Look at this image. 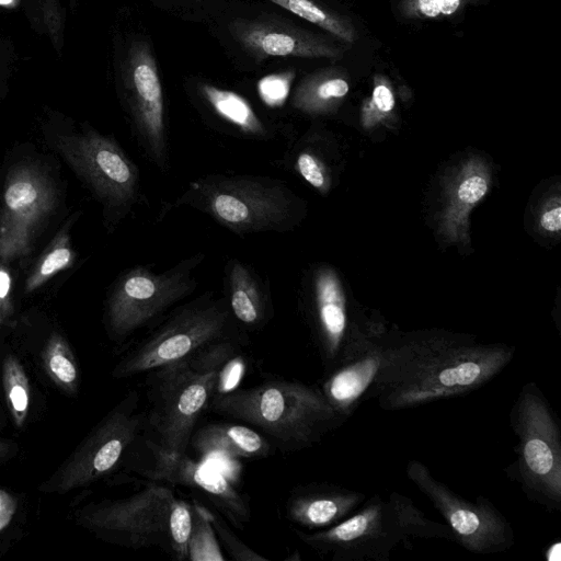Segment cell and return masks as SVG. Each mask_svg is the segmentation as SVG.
<instances>
[{"label": "cell", "instance_id": "5b68a950", "mask_svg": "<svg viewBox=\"0 0 561 561\" xmlns=\"http://www.w3.org/2000/svg\"><path fill=\"white\" fill-rule=\"evenodd\" d=\"M226 340L241 341L227 298L205 293L174 309L119 362L114 375L127 378L149 373Z\"/></svg>", "mask_w": 561, "mask_h": 561}, {"label": "cell", "instance_id": "ac0fdd59", "mask_svg": "<svg viewBox=\"0 0 561 561\" xmlns=\"http://www.w3.org/2000/svg\"><path fill=\"white\" fill-rule=\"evenodd\" d=\"M365 494L334 484H308L293 490L286 517L308 529H325L344 520L365 502Z\"/></svg>", "mask_w": 561, "mask_h": 561}, {"label": "cell", "instance_id": "ba28073f", "mask_svg": "<svg viewBox=\"0 0 561 561\" xmlns=\"http://www.w3.org/2000/svg\"><path fill=\"white\" fill-rule=\"evenodd\" d=\"M204 257L203 253H196L162 273L135 266L121 275L107 300L111 333L125 339L152 324L173 305L190 296L197 287L194 271Z\"/></svg>", "mask_w": 561, "mask_h": 561}, {"label": "cell", "instance_id": "ffe728a7", "mask_svg": "<svg viewBox=\"0 0 561 561\" xmlns=\"http://www.w3.org/2000/svg\"><path fill=\"white\" fill-rule=\"evenodd\" d=\"M190 446L203 456L256 459L271 454L272 443L247 424L209 423L195 430Z\"/></svg>", "mask_w": 561, "mask_h": 561}, {"label": "cell", "instance_id": "8d00e7d4", "mask_svg": "<svg viewBox=\"0 0 561 561\" xmlns=\"http://www.w3.org/2000/svg\"><path fill=\"white\" fill-rule=\"evenodd\" d=\"M539 224L547 232H559L561 229V206L559 201L549 205L540 215Z\"/></svg>", "mask_w": 561, "mask_h": 561}, {"label": "cell", "instance_id": "603a6c76", "mask_svg": "<svg viewBox=\"0 0 561 561\" xmlns=\"http://www.w3.org/2000/svg\"><path fill=\"white\" fill-rule=\"evenodd\" d=\"M198 90L210 108L242 135L257 139L267 137V128L242 95L208 83L199 84Z\"/></svg>", "mask_w": 561, "mask_h": 561}, {"label": "cell", "instance_id": "277c9868", "mask_svg": "<svg viewBox=\"0 0 561 561\" xmlns=\"http://www.w3.org/2000/svg\"><path fill=\"white\" fill-rule=\"evenodd\" d=\"M176 204L205 213L239 236L289 231L299 210L297 197L285 183L255 175L199 178Z\"/></svg>", "mask_w": 561, "mask_h": 561}, {"label": "cell", "instance_id": "4dcf8cb0", "mask_svg": "<svg viewBox=\"0 0 561 561\" xmlns=\"http://www.w3.org/2000/svg\"><path fill=\"white\" fill-rule=\"evenodd\" d=\"M474 0H401V10L407 18L437 19L450 16L473 3Z\"/></svg>", "mask_w": 561, "mask_h": 561}, {"label": "cell", "instance_id": "9a60e30c", "mask_svg": "<svg viewBox=\"0 0 561 561\" xmlns=\"http://www.w3.org/2000/svg\"><path fill=\"white\" fill-rule=\"evenodd\" d=\"M152 463L141 474L154 482H167L188 488L237 528L250 522L248 500L219 472L190 458L186 453L170 455L150 445Z\"/></svg>", "mask_w": 561, "mask_h": 561}, {"label": "cell", "instance_id": "60d3db41", "mask_svg": "<svg viewBox=\"0 0 561 561\" xmlns=\"http://www.w3.org/2000/svg\"><path fill=\"white\" fill-rule=\"evenodd\" d=\"M9 453V445L0 442V458L4 457Z\"/></svg>", "mask_w": 561, "mask_h": 561}, {"label": "cell", "instance_id": "8992f818", "mask_svg": "<svg viewBox=\"0 0 561 561\" xmlns=\"http://www.w3.org/2000/svg\"><path fill=\"white\" fill-rule=\"evenodd\" d=\"M219 383L220 371L199 370L188 358L149 371L144 413V427L152 436L149 444L170 455L185 454Z\"/></svg>", "mask_w": 561, "mask_h": 561}, {"label": "cell", "instance_id": "74e56055", "mask_svg": "<svg viewBox=\"0 0 561 561\" xmlns=\"http://www.w3.org/2000/svg\"><path fill=\"white\" fill-rule=\"evenodd\" d=\"M10 284L11 279L9 273L0 266V322L11 311Z\"/></svg>", "mask_w": 561, "mask_h": 561}, {"label": "cell", "instance_id": "484cf974", "mask_svg": "<svg viewBox=\"0 0 561 561\" xmlns=\"http://www.w3.org/2000/svg\"><path fill=\"white\" fill-rule=\"evenodd\" d=\"M268 1L312 24H316L346 43H353L357 38L356 31L350 20L320 7L312 0Z\"/></svg>", "mask_w": 561, "mask_h": 561}, {"label": "cell", "instance_id": "f1b7e54d", "mask_svg": "<svg viewBox=\"0 0 561 561\" xmlns=\"http://www.w3.org/2000/svg\"><path fill=\"white\" fill-rule=\"evenodd\" d=\"M2 381L8 408L16 426H22L30 405V383L20 360L9 355L2 366Z\"/></svg>", "mask_w": 561, "mask_h": 561}, {"label": "cell", "instance_id": "7402d4cb", "mask_svg": "<svg viewBox=\"0 0 561 561\" xmlns=\"http://www.w3.org/2000/svg\"><path fill=\"white\" fill-rule=\"evenodd\" d=\"M350 91L347 80L335 69H324L307 76L296 88L293 106L307 114L330 111Z\"/></svg>", "mask_w": 561, "mask_h": 561}, {"label": "cell", "instance_id": "b9f144b4", "mask_svg": "<svg viewBox=\"0 0 561 561\" xmlns=\"http://www.w3.org/2000/svg\"><path fill=\"white\" fill-rule=\"evenodd\" d=\"M18 0H0V5L2 7H14Z\"/></svg>", "mask_w": 561, "mask_h": 561}, {"label": "cell", "instance_id": "4fadbf2b", "mask_svg": "<svg viewBox=\"0 0 561 561\" xmlns=\"http://www.w3.org/2000/svg\"><path fill=\"white\" fill-rule=\"evenodd\" d=\"M144 428L139 397L130 392L96 426L58 472L54 490L65 493L108 473Z\"/></svg>", "mask_w": 561, "mask_h": 561}, {"label": "cell", "instance_id": "836d02e7", "mask_svg": "<svg viewBox=\"0 0 561 561\" xmlns=\"http://www.w3.org/2000/svg\"><path fill=\"white\" fill-rule=\"evenodd\" d=\"M295 75L294 70H285L263 77L257 82V92L262 101L272 107L283 105L289 94Z\"/></svg>", "mask_w": 561, "mask_h": 561}, {"label": "cell", "instance_id": "1f68e13d", "mask_svg": "<svg viewBox=\"0 0 561 561\" xmlns=\"http://www.w3.org/2000/svg\"><path fill=\"white\" fill-rule=\"evenodd\" d=\"M396 105L392 88L382 76H376L370 99L363 107V121L366 126H371L389 115Z\"/></svg>", "mask_w": 561, "mask_h": 561}, {"label": "cell", "instance_id": "7c38bea8", "mask_svg": "<svg viewBox=\"0 0 561 561\" xmlns=\"http://www.w3.org/2000/svg\"><path fill=\"white\" fill-rule=\"evenodd\" d=\"M174 492L149 483L125 499L100 504L82 515V523L134 549L160 547L169 551L168 522Z\"/></svg>", "mask_w": 561, "mask_h": 561}, {"label": "cell", "instance_id": "44dd1931", "mask_svg": "<svg viewBox=\"0 0 561 561\" xmlns=\"http://www.w3.org/2000/svg\"><path fill=\"white\" fill-rule=\"evenodd\" d=\"M227 301L236 322L247 330L262 328L268 321L271 301L253 270L231 260L227 265Z\"/></svg>", "mask_w": 561, "mask_h": 561}, {"label": "cell", "instance_id": "f546056e", "mask_svg": "<svg viewBox=\"0 0 561 561\" xmlns=\"http://www.w3.org/2000/svg\"><path fill=\"white\" fill-rule=\"evenodd\" d=\"M193 525L192 505L175 497L168 522L169 552L180 560H188V542Z\"/></svg>", "mask_w": 561, "mask_h": 561}, {"label": "cell", "instance_id": "6da1fadb", "mask_svg": "<svg viewBox=\"0 0 561 561\" xmlns=\"http://www.w3.org/2000/svg\"><path fill=\"white\" fill-rule=\"evenodd\" d=\"M502 344L430 339L388 343L367 392L386 411H398L459 396L482 387L512 360Z\"/></svg>", "mask_w": 561, "mask_h": 561}, {"label": "cell", "instance_id": "83f0119b", "mask_svg": "<svg viewBox=\"0 0 561 561\" xmlns=\"http://www.w3.org/2000/svg\"><path fill=\"white\" fill-rule=\"evenodd\" d=\"M193 525L188 542V560L222 561L219 540L210 519V510L193 501Z\"/></svg>", "mask_w": 561, "mask_h": 561}, {"label": "cell", "instance_id": "7a4b0ae2", "mask_svg": "<svg viewBox=\"0 0 561 561\" xmlns=\"http://www.w3.org/2000/svg\"><path fill=\"white\" fill-rule=\"evenodd\" d=\"M208 407L257 428L282 450L310 447L345 421L321 389L279 379L217 392Z\"/></svg>", "mask_w": 561, "mask_h": 561}, {"label": "cell", "instance_id": "d590c367", "mask_svg": "<svg viewBox=\"0 0 561 561\" xmlns=\"http://www.w3.org/2000/svg\"><path fill=\"white\" fill-rule=\"evenodd\" d=\"M295 170L312 187L324 191L328 187V175L323 163L307 150L299 151L294 162Z\"/></svg>", "mask_w": 561, "mask_h": 561}, {"label": "cell", "instance_id": "cb8c5ba5", "mask_svg": "<svg viewBox=\"0 0 561 561\" xmlns=\"http://www.w3.org/2000/svg\"><path fill=\"white\" fill-rule=\"evenodd\" d=\"M489 172L481 162L471 161L460 173L450 194L445 225L456 234L462 231L467 224L469 211L489 192Z\"/></svg>", "mask_w": 561, "mask_h": 561}, {"label": "cell", "instance_id": "9c48e42d", "mask_svg": "<svg viewBox=\"0 0 561 561\" xmlns=\"http://www.w3.org/2000/svg\"><path fill=\"white\" fill-rule=\"evenodd\" d=\"M56 147L111 213L128 214L139 194V171L112 137L87 129L58 136Z\"/></svg>", "mask_w": 561, "mask_h": 561}, {"label": "cell", "instance_id": "d6986e66", "mask_svg": "<svg viewBox=\"0 0 561 561\" xmlns=\"http://www.w3.org/2000/svg\"><path fill=\"white\" fill-rule=\"evenodd\" d=\"M388 343L375 342L353 360L333 369L321 391L331 405L345 419L366 400L383 363Z\"/></svg>", "mask_w": 561, "mask_h": 561}, {"label": "cell", "instance_id": "d6a6232c", "mask_svg": "<svg viewBox=\"0 0 561 561\" xmlns=\"http://www.w3.org/2000/svg\"><path fill=\"white\" fill-rule=\"evenodd\" d=\"M210 519L219 543L229 553L230 558L238 561H266L265 557L249 548L232 533L216 510H210Z\"/></svg>", "mask_w": 561, "mask_h": 561}, {"label": "cell", "instance_id": "f35d334b", "mask_svg": "<svg viewBox=\"0 0 561 561\" xmlns=\"http://www.w3.org/2000/svg\"><path fill=\"white\" fill-rule=\"evenodd\" d=\"M15 507L13 497L5 491L0 490V530L10 524L15 513Z\"/></svg>", "mask_w": 561, "mask_h": 561}, {"label": "cell", "instance_id": "30bf717a", "mask_svg": "<svg viewBox=\"0 0 561 561\" xmlns=\"http://www.w3.org/2000/svg\"><path fill=\"white\" fill-rule=\"evenodd\" d=\"M405 470L409 480L442 514L454 540L462 548L472 553L493 554L513 546V528L490 500L478 496L471 502L459 496L419 460H409Z\"/></svg>", "mask_w": 561, "mask_h": 561}, {"label": "cell", "instance_id": "4316f807", "mask_svg": "<svg viewBox=\"0 0 561 561\" xmlns=\"http://www.w3.org/2000/svg\"><path fill=\"white\" fill-rule=\"evenodd\" d=\"M44 367L49 377L65 391L73 393L78 388V366L67 341L53 333L43 352Z\"/></svg>", "mask_w": 561, "mask_h": 561}, {"label": "cell", "instance_id": "3957f363", "mask_svg": "<svg viewBox=\"0 0 561 561\" xmlns=\"http://www.w3.org/2000/svg\"><path fill=\"white\" fill-rule=\"evenodd\" d=\"M297 537L333 561H387L399 543L412 538L454 539L447 525L436 523L411 499L392 492L388 500L374 495L351 516L329 528Z\"/></svg>", "mask_w": 561, "mask_h": 561}, {"label": "cell", "instance_id": "8fae6325", "mask_svg": "<svg viewBox=\"0 0 561 561\" xmlns=\"http://www.w3.org/2000/svg\"><path fill=\"white\" fill-rule=\"evenodd\" d=\"M56 201V187L38 164L22 162L9 170L0 197L1 260L13 261L30 254Z\"/></svg>", "mask_w": 561, "mask_h": 561}, {"label": "cell", "instance_id": "e0dca14e", "mask_svg": "<svg viewBox=\"0 0 561 561\" xmlns=\"http://www.w3.org/2000/svg\"><path fill=\"white\" fill-rule=\"evenodd\" d=\"M314 311L324 363L336 368L358 355L348 337L346 301L335 273L324 268L314 278Z\"/></svg>", "mask_w": 561, "mask_h": 561}, {"label": "cell", "instance_id": "e575fe53", "mask_svg": "<svg viewBox=\"0 0 561 561\" xmlns=\"http://www.w3.org/2000/svg\"><path fill=\"white\" fill-rule=\"evenodd\" d=\"M43 24L54 48L60 53L64 44L65 15L60 0H34Z\"/></svg>", "mask_w": 561, "mask_h": 561}, {"label": "cell", "instance_id": "52a82bcc", "mask_svg": "<svg viewBox=\"0 0 561 561\" xmlns=\"http://www.w3.org/2000/svg\"><path fill=\"white\" fill-rule=\"evenodd\" d=\"M518 438L514 477L526 496L550 511L561 507V430L534 382L523 386L511 411Z\"/></svg>", "mask_w": 561, "mask_h": 561}, {"label": "cell", "instance_id": "5bb4252c", "mask_svg": "<svg viewBox=\"0 0 561 561\" xmlns=\"http://www.w3.org/2000/svg\"><path fill=\"white\" fill-rule=\"evenodd\" d=\"M124 84L137 141L160 170L169 164L162 85L149 46L134 43L124 67Z\"/></svg>", "mask_w": 561, "mask_h": 561}, {"label": "cell", "instance_id": "d4e9b609", "mask_svg": "<svg viewBox=\"0 0 561 561\" xmlns=\"http://www.w3.org/2000/svg\"><path fill=\"white\" fill-rule=\"evenodd\" d=\"M75 259L67 227L60 229L41 254L25 280L27 294L38 289L55 274L68 268Z\"/></svg>", "mask_w": 561, "mask_h": 561}, {"label": "cell", "instance_id": "2e32d148", "mask_svg": "<svg viewBox=\"0 0 561 561\" xmlns=\"http://www.w3.org/2000/svg\"><path fill=\"white\" fill-rule=\"evenodd\" d=\"M230 31L257 60L270 57L334 58L340 49L317 34L277 19L234 21Z\"/></svg>", "mask_w": 561, "mask_h": 561}, {"label": "cell", "instance_id": "ab89813d", "mask_svg": "<svg viewBox=\"0 0 561 561\" xmlns=\"http://www.w3.org/2000/svg\"><path fill=\"white\" fill-rule=\"evenodd\" d=\"M549 561H558L560 559V542L552 545L547 553Z\"/></svg>", "mask_w": 561, "mask_h": 561}]
</instances>
